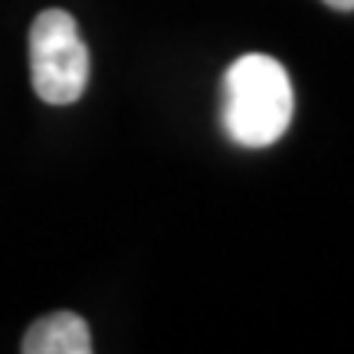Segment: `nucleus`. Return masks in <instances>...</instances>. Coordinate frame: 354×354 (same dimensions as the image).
Wrapping results in <instances>:
<instances>
[{
	"label": "nucleus",
	"instance_id": "obj_1",
	"mask_svg": "<svg viewBox=\"0 0 354 354\" xmlns=\"http://www.w3.org/2000/svg\"><path fill=\"white\" fill-rule=\"evenodd\" d=\"M289 73L263 53H246L223 76V128L243 148L276 145L292 122Z\"/></svg>",
	"mask_w": 354,
	"mask_h": 354
},
{
	"label": "nucleus",
	"instance_id": "obj_4",
	"mask_svg": "<svg viewBox=\"0 0 354 354\" xmlns=\"http://www.w3.org/2000/svg\"><path fill=\"white\" fill-rule=\"evenodd\" d=\"M322 3H328L335 10H354V0H322Z\"/></svg>",
	"mask_w": 354,
	"mask_h": 354
},
{
	"label": "nucleus",
	"instance_id": "obj_3",
	"mask_svg": "<svg viewBox=\"0 0 354 354\" xmlns=\"http://www.w3.org/2000/svg\"><path fill=\"white\" fill-rule=\"evenodd\" d=\"M24 354H88L92 335L86 318L76 312H53V315L33 322L20 344Z\"/></svg>",
	"mask_w": 354,
	"mask_h": 354
},
{
	"label": "nucleus",
	"instance_id": "obj_2",
	"mask_svg": "<svg viewBox=\"0 0 354 354\" xmlns=\"http://www.w3.org/2000/svg\"><path fill=\"white\" fill-rule=\"evenodd\" d=\"M30 79L46 105H73L88 86V50L73 13L43 10L30 26Z\"/></svg>",
	"mask_w": 354,
	"mask_h": 354
}]
</instances>
